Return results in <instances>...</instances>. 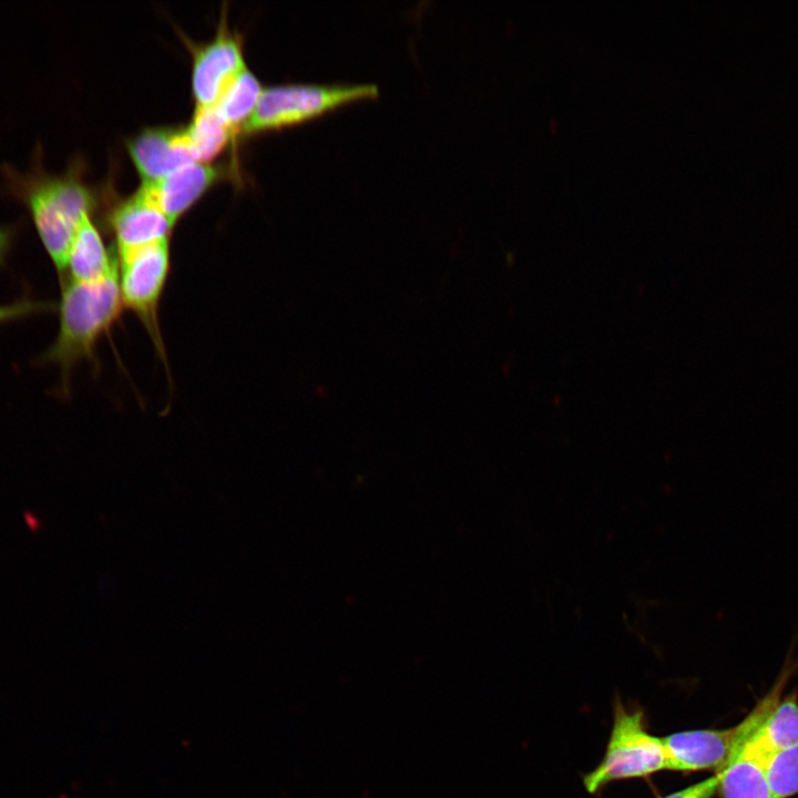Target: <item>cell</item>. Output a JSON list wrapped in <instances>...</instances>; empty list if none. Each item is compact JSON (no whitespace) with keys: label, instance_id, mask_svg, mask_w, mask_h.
Masks as SVG:
<instances>
[{"label":"cell","instance_id":"30bf717a","mask_svg":"<svg viewBox=\"0 0 798 798\" xmlns=\"http://www.w3.org/2000/svg\"><path fill=\"white\" fill-rule=\"evenodd\" d=\"M223 174V167L194 161L156 182L142 185L160 209L175 224Z\"/></svg>","mask_w":798,"mask_h":798},{"label":"cell","instance_id":"4fadbf2b","mask_svg":"<svg viewBox=\"0 0 798 798\" xmlns=\"http://www.w3.org/2000/svg\"><path fill=\"white\" fill-rule=\"evenodd\" d=\"M745 740L767 759L776 751L798 744L797 695L778 700Z\"/></svg>","mask_w":798,"mask_h":798},{"label":"cell","instance_id":"e0dca14e","mask_svg":"<svg viewBox=\"0 0 798 798\" xmlns=\"http://www.w3.org/2000/svg\"><path fill=\"white\" fill-rule=\"evenodd\" d=\"M52 304L45 301H37L30 299L18 300L10 304L0 305V324L17 319L20 317L29 316L34 313L51 309Z\"/></svg>","mask_w":798,"mask_h":798},{"label":"cell","instance_id":"8992f818","mask_svg":"<svg viewBox=\"0 0 798 798\" xmlns=\"http://www.w3.org/2000/svg\"><path fill=\"white\" fill-rule=\"evenodd\" d=\"M245 68L241 38L227 29L223 19L216 35L193 50L192 91L196 106L214 105Z\"/></svg>","mask_w":798,"mask_h":798},{"label":"cell","instance_id":"2e32d148","mask_svg":"<svg viewBox=\"0 0 798 798\" xmlns=\"http://www.w3.org/2000/svg\"><path fill=\"white\" fill-rule=\"evenodd\" d=\"M766 773L773 798L798 794V744L773 754Z\"/></svg>","mask_w":798,"mask_h":798},{"label":"cell","instance_id":"7c38bea8","mask_svg":"<svg viewBox=\"0 0 798 798\" xmlns=\"http://www.w3.org/2000/svg\"><path fill=\"white\" fill-rule=\"evenodd\" d=\"M69 280L90 283L117 274V260L106 249L103 238L85 215L71 244L65 273Z\"/></svg>","mask_w":798,"mask_h":798},{"label":"cell","instance_id":"d6986e66","mask_svg":"<svg viewBox=\"0 0 798 798\" xmlns=\"http://www.w3.org/2000/svg\"><path fill=\"white\" fill-rule=\"evenodd\" d=\"M12 241L11 231L0 226V264L4 260Z\"/></svg>","mask_w":798,"mask_h":798},{"label":"cell","instance_id":"ba28073f","mask_svg":"<svg viewBox=\"0 0 798 798\" xmlns=\"http://www.w3.org/2000/svg\"><path fill=\"white\" fill-rule=\"evenodd\" d=\"M738 727L696 729L662 737L666 769L696 771L717 768L727 761L737 738Z\"/></svg>","mask_w":798,"mask_h":798},{"label":"cell","instance_id":"8fae6325","mask_svg":"<svg viewBox=\"0 0 798 798\" xmlns=\"http://www.w3.org/2000/svg\"><path fill=\"white\" fill-rule=\"evenodd\" d=\"M768 759L737 736L725 765L717 771L723 798H773L767 779Z\"/></svg>","mask_w":798,"mask_h":798},{"label":"cell","instance_id":"ac0fdd59","mask_svg":"<svg viewBox=\"0 0 798 798\" xmlns=\"http://www.w3.org/2000/svg\"><path fill=\"white\" fill-rule=\"evenodd\" d=\"M719 775L714 776L690 785L684 789L672 792L662 798H712L718 789Z\"/></svg>","mask_w":798,"mask_h":798},{"label":"cell","instance_id":"9a60e30c","mask_svg":"<svg viewBox=\"0 0 798 798\" xmlns=\"http://www.w3.org/2000/svg\"><path fill=\"white\" fill-rule=\"evenodd\" d=\"M195 161L208 163L234 136L231 127L212 106H195L193 119L185 127Z\"/></svg>","mask_w":798,"mask_h":798},{"label":"cell","instance_id":"6da1fadb","mask_svg":"<svg viewBox=\"0 0 798 798\" xmlns=\"http://www.w3.org/2000/svg\"><path fill=\"white\" fill-rule=\"evenodd\" d=\"M123 309L117 274L96 282L64 283L59 330L42 356V361L59 368L63 391H68L71 375L80 362L98 366V344L110 334Z\"/></svg>","mask_w":798,"mask_h":798},{"label":"cell","instance_id":"5b68a950","mask_svg":"<svg viewBox=\"0 0 798 798\" xmlns=\"http://www.w3.org/2000/svg\"><path fill=\"white\" fill-rule=\"evenodd\" d=\"M666 769L662 737L649 734L641 710L614 707L613 726L601 763L584 776L585 789L594 794L608 782L644 777Z\"/></svg>","mask_w":798,"mask_h":798},{"label":"cell","instance_id":"3957f363","mask_svg":"<svg viewBox=\"0 0 798 798\" xmlns=\"http://www.w3.org/2000/svg\"><path fill=\"white\" fill-rule=\"evenodd\" d=\"M170 270L168 239L117 255V280L123 307L141 321L166 371L167 355L160 324V306Z\"/></svg>","mask_w":798,"mask_h":798},{"label":"cell","instance_id":"277c9868","mask_svg":"<svg viewBox=\"0 0 798 798\" xmlns=\"http://www.w3.org/2000/svg\"><path fill=\"white\" fill-rule=\"evenodd\" d=\"M28 206L45 250L64 274L75 233L92 207L89 188L75 177H48L29 192Z\"/></svg>","mask_w":798,"mask_h":798},{"label":"cell","instance_id":"5bb4252c","mask_svg":"<svg viewBox=\"0 0 798 798\" xmlns=\"http://www.w3.org/2000/svg\"><path fill=\"white\" fill-rule=\"evenodd\" d=\"M263 89L259 80L246 66L213 105L234 135L241 132L242 126L252 115Z\"/></svg>","mask_w":798,"mask_h":798},{"label":"cell","instance_id":"52a82bcc","mask_svg":"<svg viewBox=\"0 0 798 798\" xmlns=\"http://www.w3.org/2000/svg\"><path fill=\"white\" fill-rule=\"evenodd\" d=\"M126 146L143 183L195 161L185 127L150 126L131 136Z\"/></svg>","mask_w":798,"mask_h":798},{"label":"cell","instance_id":"7a4b0ae2","mask_svg":"<svg viewBox=\"0 0 798 798\" xmlns=\"http://www.w3.org/2000/svg\"><path fill=\"white\" fill-rule=\"evenodd\" d=\"M379 92L374 83H289L264 88L249 119L241 129L249 135L298 124L345 103Z\"/></svg>","mask_w":798,"mask_h":798},{"label":"cell","instance_id":"9c48e42d","mask_svg":"<svg viewBox=\"0 0 798 798\" xmlns=\"http://www.w3.org/2000/svg\"><path fill=\"white\" fill-rule=\"evenodd\" d=\"M110 224L117 255L168 239L174 225L143 185L114 208Z\"/></svg>","mask_w":798,"mask_h":798}]
</instances>
